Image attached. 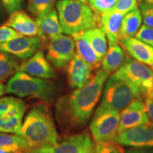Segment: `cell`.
I'll return each instance as SVG.
<instances>
[{"instance_id": "obj_1", "label": "cell", "mask_w": 153, "mask_h": 153, "mask_svg": "<svg viewBox=\"0 0 153 153\" xmlns=\"http://www.w3.org/2000/svg\"><path fill=\"white\" fill-rule=\"evenodd\" d=\"M108 75L99 69L85 85L57 100L55 115L63 128L76 129L87 124L100 99Z\"/></svg>"}, {"instance_id": "obj_2", "label": "cell", "mask_w": 153, "mask_h": 153, "mask_svg": "<svg viewBox=\"0 0 153 153\" xmlns=\"http://www.w3.org/2000/svg\"><path fill=\"white\" fill-rule=\"evenodd\" d=\"M29 143L32 149L54 145L59 136L55 124L45 104L36 105L29 110L19 133Z\"/></svg>"}, {"instance_id": "obj_3", "label": "cell", "mask_w": 153, "mask_h": 153, "mask_svg": "<svg viewBox=\"0 0 153 153\" xmlns=\"http://www.w3.org/2000/svg\"><path fill=\"white\" fill-rule=\"evenodd\" d=\"M57 11L63 33L74 36L97 27L94 12L86 3L78 0H59Z\"/></svg>"}, {"instance_id": "obj_4", "label": "cell", "mask_w": 153, "mask_h": 153, "mask_svg": "<svg viewBox=\"0 0 153 153\" xmlns=\"http://www.w3.org/2000/svg\"><path fill=\"white\" fill-rule=\"evenodd\" d=\"M5 91L20 98L30 97L48 101L54 94L55 85L45 79L18 71L9 78Z\"/></svg>"}, {"instance_id": "obj_5", "label": "cell", "mask_w": 153, "mask_h": 153, "mask_svg": "<svg viewBox=\"0 0 153 153\" xmlns=\"http://www.w3.org/2000/svg\"><path fill=\"white\" fill-rule=\"evenodd\" d=\"M114 75L127 82L141 97L153 93V70L143 63L128 59Z\"/></svg>"}, {"instance_id": "obj_6", "label": "cell", "mask_w": 153, "mask_h": 153, "mask_svg": "<svg viewBox=\"0 0 153 153\" xmlns=\"http://www.w3.org/2000/svg\"><path fill=\"white\" fill-rule=\"evenodd\" d=\"M140 97V94L127 82L113 74L105 82L101 105L120 111Z\"/></svg>"}, {"instance_id": "obj_7", "label": "cell", "mask_w": 153, "mask_h": 153, "mask_svg": "<svg viewBox=\"0 0 153 153\" xmlns=\"http://www.w3.org/2000/svg\"><path fill=\"white\" fill-rule=\"evenodd\" d=\"M120 113L100 104L91 120L89 129L96 143L114 141L118 135Z\"/></svg>"}, {"instance_id": "obj_8", "label": "cell", "mask_w": 153, "mask_h": 153, "mask_svg": "<svg viewBox=\"0 0 153 153\" xmlns=\"http://www.w3.org/2000/svg\"><path fill=\"white\" fill-rule=\"evenodd\" d=\"M94 145L87 131L70 135L54 145L33 149L30 153H93Z\"/></svg>"}, {"instance_id": "obj_9", "label": "cell", "mask_w": 153, "mask_h": 153, "mask_svg": "<svg viewBox=\"0 0 153 153\" xmlns=\"http://www.w3.org/2000/svg\"><path fill=\"white\" fill-rule=\"evenodd\" d=\"M75 54V43L71 36L60 35L50 41L46 58L53 67L63 68Z\"/></svg>"}, {"instance_id": "obj_10", "label": "cell", "mask_w": 153, "mask_h": 153, "mask_svg": "<svg viewBox=\"0 0 153 153\" xmlns=\"http://www.w3.org/2000/svg\"><path fill=\"white\" fill-rule=\"evenodd\" d=\"M145 125H149V118L145 103L140 99H135L120 114L118 134Z\"/></svg>"}, {"instance_id": "obj_11", "label": "cell", "mask_w": 153, "mask_h": 153, "mask_svg": "<svg viewBox=\"0 0 153 153\" xmlns=\"http://www.w3.org/2000/svg\"><path fill=\"white\" fill-rule=\"evenodd\" d=\"M41 46L38 37L20 36L0 44V51L7 53L22 60H27L33 56Z\"/></svg>"}, {"instance_id": "obj_12", "label": "cell", "mask_w": 153, "mask_h": 153, "mask_svg": "<svg viewBox=\"0 0 153 153\" xmlns=\"http://www.w3.org/2000/svg\"><path fill=\"white\" fill-rule=\"evenodd\" d=\"M114 142L135 148H153V128L145 125L128 129L118 134Z\"/></svg>"}, {"instance_id": "obj_13", "label": "cell", "mask_w": 153, "mask_h": 153, "mask_svg": "<svg viewBox=\"0 0 153 153\" xmlns=\"http://www.w3.org/2000/svg\"><path fill=\"white\" fill-rule=\"evenodd\" d=\"M124 15L123 13L111 11H106L99 16L95 14L97 27L104 30L109 47L118 45L120 41V29Z\"/></svg>"}, {"instance_id": "obj_14", "label": "cell", "mask_w": 153, "mask_h": 153, "mask_svg": "<svg viewBox=\"0 0 153 153\" xmlns=\"http://www.w3.org/2000/svg\"><path fill=\"white\" fill-rule=\"evenodd\" d=\"M19 71L45 79H53L56 76L54 69L41 51H37L19 65Z\"/></svg>"}, {"instance_id": "obj_15", "label": "cell", "mask_w": 153, "mask_h": 153, "mask_svg": "<svg viewBox=\"0 0 153 153\" xmlns=\"http://www.w3.org/2000/svg\"><path fill=\"white\" fill-rule=\"evenodd\" d=\"M67 76L70 88L78 89L85 85L91 79L92 69L75 53L68 65Z\"/></svg>"}, {"instance_id": "obj_16", "label": "cell", "mask_w": 153, "mask_h": 153, "mask_svg": "<svg viewBox=\"0 0 153 153\" xmlns=\"http://www.w3.org/2000/svg\"><path fill=\"white\" fill-rule=\"evenodd\" d=\"M122 46L135 60L153 67V47L137 38H120Z\"/></svg>"}, {"instance_id": "obj_17", "label": "cell", "mask_w": 153, "mask_h": 153, "mask_svg": "<svg viewBox=\"0 0 153 153\" xmlns=\"http://www.w3.org/2000/svg\"><path fill=\"white\" fill-rule=\"evenodd\" d=\"M4 25L13 28L20 35L36 37L39 34L37 23L24 11L16 10L11 13Z\"/></svg>"}, {"instance_id": "obj_18", "label": "cell", "mask_w": 153, "mask_h": 153, "mask_svg": "<svg viewBox=\"0 0 153 153\" xmlns=\"http://www.w3.org/2000/svg\"><path fill=\"white\" fill-rule=\"evenodd\" d=\"M36 22L39 29L38 38L41 41H51L63 33L57 11L55 9L48 14L36 18Z\"/></svg>"}, {"instance_id": "obj_19", "label": "cell", "mask_w": 153, "mask_h": 153, "mask_svg": "<svg viewBox=\"0 0 153 153\" xmlns=\"http://www.w3.org/2000/svg\"><path fill=\"white\" fill-rule=\"evenodd\" d=\"M26 108V103L22 99L17 106L0 119V133H19Z\"/></svg>"}, {"instance_id": "obj_20", "label": "cell", "mask_w": 153, "mask_h": 153, "mask_svg": "<svg viewBox=\"0 0 153 153\" xmlns=\"http://www.w3.org/2000/svg\"><path fill=\"white\" fill-rule=\"evenodd\" d=\"M75 43L76 54L87 62L92 70H97L101 65V59L96 53L90 43L83 35V32L72 36Z\"/></svg>"}, {"instance_id": "obj_21", "label": "cell", "mask_w": 153, "mask_h": 153, "mask_svg": "<svg viewBox=\"0 0 153 153\" xmlns=\"http://www.w3.org/2000/svg\"><path fill=\"white\" fill-rule=\"evenodd\" d=\"M0 149L11 152H28L32 150L28 140L17 133H0Z\"/></svg>"}, {"instance_id": "obj_22", "label": "cell", "mask_w": 153, "mask_h": 153, "mask_svg": "<svg viewBox=\"0 0 153 153\" xmlns=\"http://www.w3.org/2000/svg\"><path fill=\"white\" fill-rule=\"evenodd\" d=\"M143 16L139 8H135L124 15L120 29V38L135 36L142 26Z\"/></svg>"}, {"instance_id": "obj_23", "label": "cell", "mask_w": 153, "mask_h": 153, "mask_svg": "<svg viewBox=\"0 0 153 153\" xmlns=\"http://www.w3.org/2000/svg\"><path fill=\"white\" fill-rule=\"evenodd\" d=\"M125 57L124 51L119 45L109 47V50L101 60V69L110 75L125 62Z\"/></svg>"}, {"instance_id": "obj_24", "label": "cell", "mask_w": 153, "mask_h": 153, "mask_svg": "<svg viewBox=\"0 0 153 153\" xmlns=\"http://www.w3.org/2000/svg\"><path fill=\"white\" fill-rule=\"evenodd\" d=\"M83 35L90 43L91 47L102 60L107 53V37L104 30L101 28L95 27L83 32Z\"/></svg>"}, {"instance_id": "obj_25", "label": "cell", "mask_w": 153, "mask_h": 153, "mask_svg": "<svg viewBox=\"0 0 153 153\" xmlns=\"http://www.w3.org/2000/svg\"><path fill=\"white\" fill-rule=\"evenodd\" d=\"M19 63L12 55L0 51V82L6 80L19 71Z\"/></svg>"}, {"instance_id": "obj_26", "label": "cell", "mask_w": 153, "mask_h": 153, "mask_svg": "<svg viewBox=\"0 0 153 153\" xmlns=\"http://www.w3.org/2000/svg\"><path fill=\"white\" fill-rule=\"evenodd\" d=\"M55 3L56 0H28V8L38 18L54 10Z\"/></svg>"}, {"instance_id": "obj_27", "label": "cell", "mask_w": 153, "mask_h": 153, "mask_svg": "<svg viewBox=\"0 0 153 153\" xmlns=\"http://www.w3.org/2000/svg\"><path fill=\"white\" fill-rule=\"evenodd\" d=\"M117 0H88L96 15H101L114 7Z\"/></svg>"}, {"instance_id": "obj_28", "label": "cell", "mask_w": 153, "mask_h": 153, "mask_svg": "<svg viewBox=\"0 0 153 153\" xmlns=\"http://www.w3.org/2000/svg\"><path fill=\"white\" fill-rule=\"evenodd\" d=\"M113 142L97 143L94 147L93 153H123L118 143Z\"/></svg>"}, {"instance_id": "obj_29", "label": "cell", "mask_w": 153, "mask_h": 153, "mask_svg": "<svg viewBox=\"0 0 153 153\" xmlns=\"http://www.w3.org/2000/svg\"><path fill=\"white\" fill-rule=\"evenodd\" d=\"M22 99L13 97H5L0 99V119L19 104Z\"/></svg>"}, {"instance_id": "obj_30", "label": "cell", "mask_w": 153, "mask_h": 153, "mask_svg": "<svg viewBox=\"0 0 153 153\" xmlns=\"http://www.w3.org/2000/svg\"><path fill=\"white\" fill-rule=\"evenodd\" d=\"M137 7V0H117L114 7L108 11H118L126 14Z\"/></svg>"}, {"instance_id": "obj_31", "label": "cell", "mask_w": 153, "mask_h": 153, "mask_svg": "<svg viewBox=\"0 0 153 153\" xmlns=\"http://www.w3.org/2000/svg\"><path fill=\"white\" fill-rule=\"evenodd\" d=\"M140 10L145 25L153 28V4L143 2L140 4Z\"/></svg>"}, {"instance_id": "obj_32", "label": "cell", "mask_w": 153, "mask_h": 153, "mask_svg": "<svg viewBox=\"0 0 153 153\" xmlns=\"http://www.w3.org/2000/svg\"><path fill=\"white\" fill-rule=\"evenodd\" d=\"M135 38L153 47V28L145 24L143 25L135 35Z\"/></svg>"}, {"instance_id": "obj_33", "label": "cell", "mask_w": 153, "mask_h": 153, "mask_svg": "<svg viewBox=\"0 0 153 153\" xmlns=\"http://www.w3.org/2000/svg\"><path fill=\"white\" fill-rule=\"evenodd\" d=\"M22 35L19 34L16 30L4 24L0 26V44L5 43L13 38H17Z\"/></svg>"}, {"instance_id": "obj_34", "label": "cell", "mask_w": 153, "mask_h": 153, "mask_svg": "<svg viewBox=\"0 0 153 153\" xmlns=\"http://www.w3.org/2000/svg\"><path fill=\"white\" fill-rule=\"evenodd\" d=\"M1 2L7 12L11 14L22 8L23 0H1Z\"/></svg>"}, {"instance_id": "obj_35", "label": "cell", "mask_w": 153, "mask_h": 153, "mask_svg": "<svg viewBox=\"0 0 153 153\" xmlns=\"http://www.w3.org/2000/svg\"><path fill=\"white\" fill-rule=\"evenodd\" d=\"M145 105L149 118V125L153 128V99L150 96H145Z\"/></svg>"}, {"instance_id": "obj_36", "label": "cell", "mask_w": 153, "mask_h": 153, "mask_svg": "<svg viewBox=\"0 0 153 153\" xmlns=\"http://www.w3.org/2000/svg\"><path fill=\"white\" fill-rule=\"evenodd\" d=\"M126 153H153V148H135L128 150Z\"/></svg>"}, {"instance_id": "obj_37", "label": "cell", "mask_w": 153, "mask_h": 153, "mask_svg": "<svg viewBox=\"0 0 153 153\" xmlns=\"http://www.w3.org/2000/svg\"><path fill=\"white\" fill-rule=\"evenodd\" d=\"M5 88L6 87L4 85L3 83H1L0 82V97H1V96H3L4 94L5 93Z\"/></svg>"}, {"instance_id": "obj_38", "label": "cell", "mask_w": 153, "mask_h": 153, "mask_svg": "<svg viewBox=\"0 0 153 153\" xmlns=\"http://www.w3.org/2000/svg\"><path fill=\"white\" fill-rule=\"evenodd\" d=\"M0 153H30V152H11V151H6V150H3L1 149H0Z\"/></svg>"}, {"instance_id": "obj_39", "label": "cell", "mask_w": 153, "mask_h": 153, "mask_svg": "<svg viewBox=\"0 0 153 153\" xmlns=\"http://www.w3.org/2000/svg\"><path fill=\"white\" fill-rule=\"evenodd\" d=\"M145 2L148 3V4H153V0H145Z\"/></svg>"}, {"instance_id": "obj_40", "label": "cell", "mask_w": 153, "mask_h": 153, "mask_svg": "<svg viewBox=\"0 0 153 153\" xmlns=\"http://www.w3.org/2000/svg\"><path fill=\"white\" fill-rule=\"evenodd\" d=\"M78 1H82V2H83V3H87V0H78Z\"/></svg>"}, {"instance_id": "obj_41", "label": "cell", "mask_w": 153, "mask_h": 153, "mask_svg": "<svg viewBox=\"0 0 153 153\" xmlns=\"http://www.w3.org/2000/svg\"><path fill=\"white\" fill-rule=\"evenodd\" d=\"M148 96H150V97H152V98L153 99V93H152V94H149V95H148Z\"/></svg>"}, {"instance_id": "obj_42", "label": "cell", "mask_w": 153, "mask_h": 153, "mask_svg": "<svg viewBox=\"0 0 153 153\" xmlns=\"http://www.w3.org/2000/svg\"><path fill=\"white\" fill-rule=\"evenodd\" d=\"M138 1H142V0H138Z\"/></svg>"}, {"instance_id": "obj_43", "label": "cell", "mask_w": 153, "mask_h": 153, "mask_svg": "<svg viewBox=\"0 0 153 153\" xmlns=\"http://www.w3.org/2000/svg\"><path fill=\"white\" fill-rule=\"evenodd\" d=\"M152 69H153V67H152Z\"/></svg>"}]
</instances>
